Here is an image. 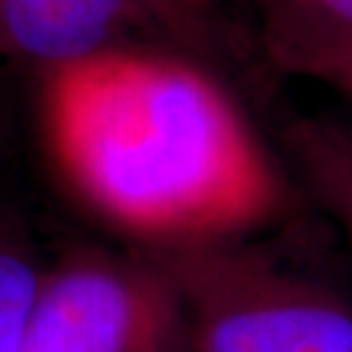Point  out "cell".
Masks as SVG:
<instances>
[{
    "label": "cell",
    "instance_id": "6da1fadb",
    "mask_svg": "<svg viewBox=\"0 0 352 352\" xmlns=\"http://www.w3.org/2000/svg\"><path fill=\"white\" fill-rule=\"evenodd\" d=\"M39 122L76 199L146 250L243 241L291 210L234 89L163 41L39 72Z\"/></svg>",
    "mask_w": 352,
    "mask_h": 352
},
{
    "label": "cell",
    "instance_id": "7a4b0ae2",
    "mask_svg": "<svg viewBox=\"0 0 352 352\" xmlns=\"http://www.w3.org/2000/svg\"><path fill=\"white\" fill-rule=\"evenodd\" d=\"M190 352H352V298L250 238L146 250Z\"/></svg>",
    "mask_w": 352,
    "mask_h": 352
},
{
    "label": "cell",
    "instance_id": "3957f363",
    "mask_svg": "<svg viewBox=\"0 0 352 352\" xmlns=\"http://www.w3.org/2000/svg\"><path fill=\"white\" fill-rule=\"evenodd\" d=\"M183 329L149 254L78 250L44 265L16 352H163Z\"/></svg>",
    "mask_w": 352,
    "mask_h": 352
},
{
    "label": "cell",
    "instance_id": "277c9868",
    "mask_svg": "<svg viewBox=\"0 0 352 352\" xmlns=\"http://www.w3.org/2000/svg\"><path fill=\"white\" fill-rule=\"evenodd\" d=\"M138 41L163 39L135 0H0V53L37 74Z\"/></svg>",
    "mask_w": 352,
    "mask_h": 352
},
{
    "label": "cell",
    "instance_id": "5b68a950",
    "mask_svg": "<svg viewBox=\"0 0 352 352\" xmlns=\"http://www.w3.org/2000/svg\"><path fill=\"white\" fill-rule=\"evenodd\" d=\"M160 39L176 51L204 62L224 78L254 72L256 60L267 69L256 28L238 16L234 0H135Z\"/></svg>",
    "mask_w": 352,
    "mask_h": 352
},
{
    "label": "cell",
    "instance_id": "8992f818",
    "mask_svg": "<svg viewBox=\"0 0 352 352\" xmlns=\"http://www.w3.org/2000/svg\"><path fill=\"white\" fill-rule=\"evenodd\" d=\"M281 138L300 181L352 245V117H300Z\"/></svg>",
    "mask_w": 352,
    "mask_h": 352
},
{
    "label": "cell",
    "instance_id": "52a82bcc",
    "mask_svg": "<svg viewBox=\"0 0 352 352\" xmlns=\"http://www.w3.org/2000/svg\"><path fill=\"white\" fill-rule=\"evenodd\" d=\"M256 34L267 69L302 48L352 41V0H254Z\"/></svg>",
    "mask_w": 352,
    "mask_h": 352
},
{
    "label": "cell",
    "instance_id": "ba28073f",
    "mask_svg": "<svg viewBox=\"0 0 352 352\" xmlns=\"http://www.w3.org/2000/svg\"><path fill=\"white\" fill-rule=\"evenodd\" d=\"M44 265L19 229L0 224V352H16Z\"/></svg>",
    "mask_w": 352,
    "mask_h": 352
},
{
    "label": "cell",
    "instance_id": "9c48e42d",
    "mask_svg": "<svg viewBox=\"0 0 352 352\" xmlns=\"http://www.w3.org/2000/svg\"><path fill=\"white\" fill-rule=\"evenodd\" d=\"M272 72L316 80L352 101V41L288 53L272 62Z\"/></svg>",
    "mask_w": 352,
    "mask_h": 352
},
{
    "label": "cell",
    "instance_id": "30bf717a",
    "mask_svg": "<svg viewBox=\"0 0 352 352\" xmlns=\"http://www.w3.org/2000/svg\"><path fill=\"white\" fill-rule=\"evenodd\" d=\"M163 352H190V348H188V341H186V332H181L174 336V339L170 341V346H167Z\"/></svg>",
    "mask_w": 352,
    "mask_h": 352
},
{
    "label": "cell",
    "instance_id": "8fae6325",
    "mask_svg": "<svg viewBox=\"0 0 352 352\" xmlns=\"http://www.w3.org/2000/svg\"><path fill=\"white\" fill-rule=\"evenodd\" d=\"M0 58H3V53H0Z\"/></svg>",
    "mask_w": 352,
    "mask_h": 352
},
{
    "label": "cell",
    "instance_id": "7c38bea8",
    "mask_svg": "<svg viewBox=\"0 0 352 352\" xmlns=\"http://www.w3.org/2000/svg\"><path fill=\"white\" fill-rule=\"evenodd\" d=\"M167 346H170V343H167Z\"/></svg>",
    "mask_w": 352,
    "mask_h": 352
}]
</instances>
